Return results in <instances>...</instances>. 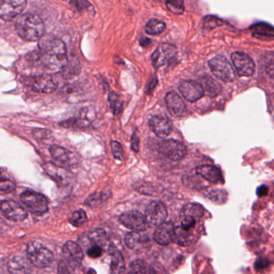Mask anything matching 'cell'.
<instances>
[{"instance_id": "obj_1", "label": "cell", "mask_w": 274, "mask_h": 274, "mask_svg": "<svg viewBox=\"0 0 274 274\" xmlns=\"http://www.w3.org/2000/svg\"><path fill=\"white\" fill-rule=\"evenodd\" d=\"M38 60L48 70L58 72L67 66V49L63 41L57 38L48 39L40 47Z\"/></svg>"}, {"instance_id": "obj_2", "label": "cell", "mask_w": 274, "mask_h": 274, "mask_svg": "<svg viewBox=\"0 0 274 274\" xmlns=\"http://www.w3.org/2000/svg\"><path fill=\"white\" fill-rule=\"evenodd\" d=\"M17 34L25 41H38L45 35V26L41 17L33 13H26L16 21Z\"/></svg>"}, {"instance_id": "obj_3", "label": "cell", "mask_w": 274, "mask_h": 274, "mask_svg": "<svg viewBox=\"0 0 274 274\" xmlns=\"http://www.w3.org/2000/svg\"><path fill=\"white\" fill-rule=\"evenodd\" d=\"M27 255L31 264L38 268L48 267L54 260L53 252L41 243L36 240L30 241L28 244Z\"/></svg>"}, {"instance_id": "obj_4", "label": "cell", "mask_w": 274, "mask_h": 274, "mask_svg": "<svg viewBox=\"0 0 274 274\" xmlns=\"http://www.w3.org/2000/svg\"><path fill=\"white\" fill-rule=\"evenodd\" d=\"M211 73L223 82H231L236 79V73L229 61L223 56L218 55L208 62Z\"/></svg>"}, {"instance_id": "obj_5", "label": "cell", "mask_w": 274, "mask_h": 274, "mask_svg": "<svg viewBox=\"0 0 274 274\" xmlns=\"http://www.w3.org/2000/svg\"><path fill=\"white\" fill-rule=\"evenodd\" d=\"M21 200L32 212L45 213L49 209V202L42 194L27 190L21 195Z\"/></svg>"}, {"instance_id": "obj_6", "label": "cell", "mask_w": 274, "mask_h": 274, "mask_svg": "<svg viewBox=\"0 0 274 274\" xmlns=\"http://www.w3.org/2000/svg\"><path fill=\"white\" fill-rule=\"evenodd\" d=\"M158 150L163 156L173 161L181 160L187 154V148L185 145L179 141L173 139L159 142Z\"/></svg>"}, {"instance_id": "obj_7", "label": "cell", "mask_w": 274, "mask_h": 274, "mask_svg": "<svg viewBox=\"0 0 274 274\" xmlns=\"http://www.w3.org/2000/svg\"><path fill=\"white\" fill-rule=\"evenodd\" d=\"M167 216L166 206L161 201H152L146 207L145 211V220L146 225L150 227L160 225Z\"/></svg>"}, {"instance_id": "obj_8", "label": "cell", "mask_w": 274, "mask_h": 274, "mask_svg": "<svg viewBox=\"0 0 274 274\" xmlns=\"http://www.w3.org/2000/svg\"><path fill=\"white\" fill-rule=\"evenodd\" d=\"M231 61L240 77H252L255 72V64L252 58L245 53L235 52L231 56Z\"/></svg>"}, {"instance_id": "obj_9", "label": "cell", "mask_w": 274, "mask_h": 274, "mask_svg": "<svg viewBox=\"0 0 274 274\" xmlns=\"http://www.w3.org/2000/svg\"><path fill=\"white\" fill-rule=\"evenodd\" d=\"M25 0H7L0 3V18L5 21H12L20 17L26 8Z\"/></svg>"}, {"instance_id": "obj_10", "label": "cell", "mask_w": 274, "mask_h": 274, "mask_svg": "<svg viewBox=\"0 0 274 274\" xmlns=\"http://www.w3.org/2000/svg\"><path fill=\"white\" fill-rule=\"evenodd\" d=\"M0 211L7 219L12 221L21 222L28 217L26 210L20 203L13 200L0 202Z\"/></svg>"}, {"instance_id": "obj_11", "label": "cell", "mask_w": 274, "mask_h": 274, "mask_svg": "<svg viewBox=\"0 0 274 274\" xmlns=\"http://www.w3.org/2000/svg\"><path fill=\"white\" fill-rule=\"evenodd\" d=\"M177 49L174 45L162 44L159 45L151 56L153 66L158 69L171 61L176 55Z\"/></svg>"}, {"instance_id": "obj_12", "label": "cell", "mask_w": 274, "mask_h": 274, "mask_svg": "<svg viewBox=\"0 0 274 274\" xmlns=\"http://www.w3.org/2000/svg\"><path fill=\"white\" fill-rule=\"evenodd\" d=\"M28 86L41 94H50L57 90V84L51 76L41 75L29 78Z\"/></svg>"}, {"instance_id": "obj_13", "label": "cell", "mask_w": 274, "mask_h": 274, "mask_svg": "<svg viewBox=\"0 0 274 274\" xmlns=\"http://www.w3.org/2000/svg\"><path fill=\"white\" fill-rule=\"evenodd\" d=\"M119 219L125 227L129 229L133 230V231H136V232L144 231L147 227L144 215L139 211H127L122 214Z\"/></svg>"}, {"instance_id": "obj_14", "label": "cell", "mask_w": 274, "mask_h": 274, "mask_svg": "<svg viewBox=\"0 0 274 274\" xmlns=\"http://www.w3.org/2000/svg\"><path fill=\"white\" fill-rule=\"evenodd\" d=\"M63 256L67 264L71 268H76L82 264L84 253L82 248L77 243L68 241L63 247Z\"/></svg>"}, {"instance_id": "obj_15", "label": "cell", "mask_w": 274, "mask_h": 274, "mask_svg": "<svg viewBox=\"0 0 274 274\" xmlns=\"http://www.w3.org/2000/svg\"><path fill=\"white\" fill-rule=\"evenodd\" d=\"M44 168L47 175L51 177V179L55 181L59 186H66L69 184L73 179V175L70 171L54 163H46Z\"/></svg>"}, {"instance_id": "obj_16", "label": "cell", "mask_w": 274, "mask_h": 274, "mask_svg": "<svg viewBox=\"0 0 274 274\" xmlns=\"http://www.w3.org/2000/svg\"><path fill=\"white\" fill-rule=\"evenodd\" d=\"M179 92L189 102H197L204 94L202 85L195 81H184L179 86Z\"/></svg>"}, {"instance_id": "obj_17", "label": "cell", "mask_w": 274, "mask_h": 274, "mask_svg": "<svg viewBox=\"0 0 274 274\" xmlns=\"http://www.w3.org/2000/svg\"><path fill=\"white\" fill-rule=\"evenodd\" d=\"M149 126L153 132L161 138H167L172 131V123L166 116H154L150 118Z\"/></svg>"}, {"instance_id": "obj_18", "label": "cell", "mask_w": 274, "mask_h": 274, "mask_svg": "<svg viewBox=\"0 0 274 274\" xmlns=\"http://www.w3.org/2000/svg\"><path fill=\"white\" fill-rule=\"evenodd\" d=\"M95 110L92 108H85L79 112L75 118H71L64 123L66 127H77V128H86L90 126L93 121L95 119Z\"/></svg>"}, {"instance_id": "obj_19", "label": "cell", "mask_w": 274, "mask_h": 274, "mask_svg": "<svg viewBox=\"0 0 274 274\" xmlns=\"http://www.w3.org/2000/svg\"><path fill=\"white\" fill-rule=\"evenodd\" d=\"M165 102L167 104V110L169 113L175 117L179 118L185 115L187 112V106L183 99L179 97V94L175 92H169L165 97Z\"/></svg>"}, {"instance_id": "obj_20", "label": "cell", "mask_w": 274, "mask_h": 274, "mask_svg": "<svg viewBox=\"0 0 274 274\" xmlns=\"http://www.w3.org/2000/svg\"><path fill=\"white\" fill-rule=\"evenodd\" d=\"M49 152L51 154L53 159L59 162L61 164L67 166V167H73L78 163V159L74 153L72 152L68 149L64 148L62 146H51L49 149Z\"/></svg>"}, {"instance_id": "obj_21", "label": "cell", "mask_w": 274, "mask_h": 274, "mask_svg": "<svg viewBox=\"0 0 274 274\" xmlns=\"http://www.w3.org/2000/svg\"><path fill=\"white\" fill-rule=\"evenodd\" d=\"M175 233V226L171 222H163L157 227L154 231V239L160 245H167L173 240Z\"/></svg>"}, {"instance_id": "obj_22", "label": "cell", "mask_w": 274, "mask_h": 274, "mask_svg": "<svg viewBox=\"0 0 274 274\" xmlns=\"http://www.w3.org/2000/svg\"><path fill=\"white\" fill-rule=\"evenodd\" d=\"M8 268L11 274H30L33 264L24 256H15L9 260Z\"/></svg>"}, {"instance_id": "obj_23", "label": "cell", "mask_w": 274, "mask_h": 274, "mask_svg": "<svg viewBox=\"0 0 274 274\" xmlns=\"http://www.w3.org/2000/svg\"><path fill=\"white\" fill-rule=\"evenodd\" d=\"M198 175L211 183H217L222 181L221 172L218 167L212 165H201L196 168Z\"/></svg>"}, {"instance_id": "obj_24", "label": "cell", "mask_w": 274, "mask_h": 274, "mask_svg": "<svg viewBox=\"0 0 274 274\" xmlns=\"http://www.w3.org/2000/svg\"><path fill=\"white\" fill-rule=\"evenodd\" d=\"M252 36L259 40L272 41L274 37V30L271 25L266 23H257L250 28Z\"/></svg>"}, {"instance_id": "obj_25", "label": "cell", "mask_w": 274, "mask_h": 274, "mask_svg": "<svg viewBox=\"0 0 274 274\" xmlns=\"http://www.w3.org/2000/svg\"><path fill=\"white\" fill-rule=\"evenodd\" d=\"M204 209L199 203H187L182 209V217H191L199 220L203 216Z\"/></svg>"}, {"instance_id": "obj_26", "label": "cell", "mask_w": 274, "mask_h": 274, "mask_svg": "<svg viewBox=\"0 0 274 274\" xmlns=\"http://www.w3.org/2000/svg\"><path fill=\"white\" fill-rule=\"evenodd\" d=\"M203 85L202 86L204 94L210 96L211 98L217 96L221 91L220 84L213 79L212 77H207L203 79Z\"/></svg>"}, {"instance_id": "obj_27", "label": "cell", "mask_w": 274, "mask_h": 274, "mask_svg": "<svg viewBox=\"0 0 274 274\" xmlns=\"http://www.w3.org/2000/svg\"><path fill=\"white\" fill-rule=\"evenodd\" d=\"M124 271V258L120 252L114 250L111 252V273L123 274Z\"/></svg>"}, {"instance_id": "obj_28", "label": "cell", "mask_w": 274, "mask_h": 274, "mask_svg": "<svg viewBox=\"0 0 274 274\" xmlns=\"http://www.w3.org/2000/svg\"><path fill=\"white\" fill-rule=\"evenodd\" d=\"M128 274H155V272L146 262L137 260L130 264Z\"/></svg>"}, {"instance_id": "obj_29", "label": "cell", "mask_w": 274, "mask_h": 274, "mask_svg": "<svg viewBox=\"0 0 274 274\" xmlns=\"http://www.w3.org/2000/svg\"><path fill=\"white\" fill-rule=\"evenodd\" d=\"M89 238L94 245L100 246L104 250L108 246L109 241H108L107 235L104 230L98 228V229L91 231L89 235Z\"/></svg>"}, {"instance_id": "obj_30", "label": "cell", "mask_w": 274, "mask_h": 274, "mask_svg": "<svg viewBox=\"0 0 274 274\" xmlns=\"http://www.w3.org/2000/svg\"><path fill=\"white\" fill-rule=\"evenodd\" d=\"M146 240H147V238L136 231L129 232L126 234V237H125V243H126V246L131 249L136 248L137 246L144 243Z\"/></svg>"}, {"instance_id": "obj_31", "label": "cell", "mask_w": 274, "mask_h": 274, "mask_svg": "<svg viewBox=\"0 0 274 274\" xmlns=\"http://www.w3.org/2000/svg\"><path fill=\"white\" fill-rule=\"evenodd\" d=\"M166 29V25L163 21H159L156 19H153L148 21L145 26V31L149 35L156 36L161 34Z\"/></svg>"}, {"instance_id": "obj_32", "label": "cell", "mask_w": 274, "mask_h": 274, "mask_svg": "<svg viewBox=\"0 0 274 274\" xmlns=\"http://www.w3.org/2000/svg\"><path fill=\"white\" fill-rule=\"evenodd\" d=\"M191 233L189 231H183L180 227H175V233L172 241L180 246H187L191 242Z\"/></svg>"}, {"instance_id": "obj_33", "label": "cell", "mask_w": 274, "mask_h": 274, "mask_svg": "<svg viewBox=\"0 0 274 274\" xmlns=\"http://www.w3.org/2000/svg\"><path fill=\"white\" fill-rule=\"evenodd\" d=\"M108 99H109L113 114L115 115L120 114L122 110V106H123V102H122L121 96L115 92H110Z\"/></svg>"}, {"instance_id": "obj_34", "label": "cell", "mask_w": 274, "mask_h": 274, "mask_svg": "<svg viewBox=\"0 0 274 274\" xmlns=\"http://www.w3.org/2000/svg\"><path fill=\"white\" fill-rule=\"evenodd\" d=\"M86 221H87V215H86V211L82 209L74 211L69 218V222L74 227H81Z\"/></svg>"}, {"instance_id": "obj_35", "label": "cell", "mask_w": 274, "mask_h": 274, "mask_svg": "<svg viewBox=\"0 0 274 274\" xmlns=\"http://www.w3.org/2000/svg\"><path fill=\"white\" fill-rule=\"evenodd\" d=\"M16 189V183L3 173L0 169V191L4 192H12Z\"/></svg>"}, {"instance_id": "obj_36", "label": "cell", "mask_w": 274, "mask_h": 274, "mask_svg": "<svg viewBox=\"0 0 274 274\" xmlns=\"http://www.w3.org/2000/svg\"><path fill=\"white\" fill-rule=\"evenodd\" d=\"M223 21L218 17H213V16H207L204 17L203 20V29L205 31H211L215 29L216 27L223 25Z\"/></svg>"}, {"instance_id": "obj_37", "label": "cell", "mask_w": 274, "mask_h": 274, "mask_svg": "<svg viewBox=\"0 0 274 274\" xmlns=\"http://www.w3.org/2000/svg\"><path fill=\"white\" fill-rule=\"evenodd\" d=\"M110 195L108 191L95 193L94 195H90L89 199L86 200V203L87 205L94 207V206L97 205L98 203H101V202L106 201V199L110 197Z\"/></svg>"}, {"instance_id": "obj_38", "label": "cell", "mask_w": 274, "mask_h": 274, "mask_svg": "<svg viewBox=\"0 0 274 274\" xmlns=\"http://www.w3.org/2000/svg\"><path fill=\"white\" fill-rule=\"evenodd\" d=\"M167 9L175 15H182L184 13V3L182 0H172L166 2Z\"/></svg>"}, {"instance_id": "obj_39", "label": "cell", "mask_w": 274, "mask_h": 274, "mask_svg": "<svg viewBox=\"0 0 274 274\" xmlns=\"http://www.w3.org/2000/svg\"><path fill=\"white\" fill-rule=\"evenodd\" d=\"M208 197L215 203H223L227 199V193L222 190H214L209 193Z\"/></svg>"}, {"instance_id": "obj_40", "label": "cell", "mask_w": 274, "mask_h": 274, "mask_svg": "<svg viewBox=\"0 0 274 274\" xmlns=\"http://www.w3.org/2000/svg\"><path fill=\"white\" fill-rule=\"evenodd\" d=\"M182 221H181L180 225L179 226L181 229L183 231H189L191 232V230L195 227V224L197 220L191 217H182Z\"/></svg>"}, {"instance_id": "obj_41", "label": "cell", "mask_w": 274, "mask_h": 274, "mask_svg": "<svg viewBox=\"0 0 274 274\" xmlns=\"http://www.w3.org/2000/svg\"><path fill=\"white\" fill-rule=\"evenodd\" d=\"M111 150L113 155L114 158L118 160H122L123 159V150H122V145L119 142L113 141L111 142Z\"/></svg>"}, {"instance_id": "obj_42", "label": "cell", "mask_w": 274, "mask_h": 274, "mask_svg": "<svg viewBox=\"0 0 274 274\" xmlns=\"http://www.w3.org/2000/svg\"><path fill=\"white\" fill-rule=\"evenodd\" d=\"M104 249L98 245H93L87 251L88 256L91 258H98L102 256Z\"/></svg>"}, {"instance_id": "obj_43", "label": "cell", "mask_w": 274, "mask_h": 274, "mask_svg": "<svg viewBox=\"0 0 274 274\" xmlns=\"http://www.w3.org/2000/svg\"><path fill=\"white\" fill-rule=\"evenodd\" d=\"M269 265V261L267 259H264V258H262V259H259V260H256L254 264V267L256 269H263V268H265Z\"/></svg>"}, {"instance_id": "obj_44", "label": "cell", "mask_w": 274, "mask_h": 274, "mask_svg": "<svg viewBox=\"0 0 274 274\" xmlns=\"http://www.w3.org/2000/svg\"><path fill=\"white\" fill-rule=\"evenodd\" d=\"M137 131L133 134L132 138H131V148L135 152H138L139 150V138L137 135Z\"/></svg>"}, {"instance_id": "obj_45", "label": "cell", "mask_w": 274, "mask_h": 274, "mask_svg": "<svg viewBox=\"0 0 274 274\" xmlns=\"http://www.w3.org/2000/svg\"><path fill=\"white\" fill-rule=\"evenodd\" d=\"M71 5H74L78 10H82L88 8V6H90V3L87 1H76V2H71Z\"/></svg>"}, {"instance_id": "obj_46", "label": "cell", "mask_w": 274, "mask_h": 274, "mask_svg": "<svg viewBox=\"0 0 274 274\" xmlns=\"http://www.w3.org/2000/svg\"><path fill=\"white\" fill-rule=\"evenodd\" d=\"M268 192V187L265 185H261L260 187H258L257 190H256V195L259 196V197H262V196H264V195H267Z\"/></svg>"}, {"instance_id": "obj_47", "label": "cell", "mask_w": 274, "mask_h": 274, "mask_svg": "<svg viewBox=\"0 0 274 274\" xmlns=\"http://www.w3.org/2000/svg\"><path fill=\"white\" fill-rule=\"evenodd\" d=\"M58 274H71L64 261L60 262L58 264Z\"/></svg>"}, {"instance_id": "obj_48", "label": "cell", "mask_w": 274, "mask_h": 274, "mask_svg": "<svg viewBox=\"0 0 274 274\" xmlns=\"http://www.w3.org/2000/svg\"><path fill=\"white\" fill-rule=\"evenodd\" d=\"M151 43V41L148 38H142L140 40V44L142 47H147Z\"/></svg>"}, {"instance_id": "obj_49", "label": "cell", "mask_w": 274, "mask_h": 274, "mask_svg": "<svg viewBox=\"0 0 274 274\" xmlns=\"http://www.w3.org/2000/svg\"><path fill=\"white\" fill-rule=\"evenodd\" d=\"M88 274H96V272L94 269H90L88 272Z\"/></svg>"}]
</instances>
